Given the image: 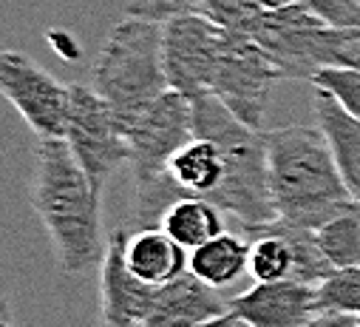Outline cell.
I'll return each mask as SVG.
<instances>
[{"instance_id":"obj_1","label":"cell","mask_w":360,"mask_h":327,"mask_svg":"<svg viewBox=\"0 0 360 327\" xmlns=\"http://www.w3.org/2000/svg\"><path fill=\"white\" fill-rule=\"evenodd\" d=\"M103 191L94 188L65 140H40L32 180V208L40 216L65 273L103 265L108 239L100 214Z\"/></svg>"},{"instance_id":"obj_2","label":"cell","mask_w":360,"mask_h":327,"mask_svg":"<svg viewBox=\"0 0 360 327\" xmlns=\"http://www.w3.org/2000/svg\"><path fill=\"white\" fill-rule=\"evenodd\" d=\"M264 134L269 197L278 222L318 230L357 205L318 125H284Z\"/></svg>"},{"instance_id":"obj_3","label":"cell","mask_w":360,"mask_h":327,"mask_svg":"<svg viewBox=\"0 0 360 327\" xmlns=\"http://www.w3.org/2000/svg\"><path fill=\"white\" fill-rule=\"evenodd\" d=\"M193 103V137H205L219 145L224 156V180L207 197L216 208L233 214L247 233L276 222L269 197L266 168V134L241 123L216 94H199Z\"/></svg>"},{"instance_id":"obj_4","label":"cell","mask_w":360,"mask_h":327,"mask_svg":"<svg viewBox=\"0 0 360 327\" xmlns=\"http://www.w3.org/2000/svg\"><path fill=\"white\" fill-rule=\"evenodd\" d=\"M91 89L111 106L128 137V128L170 92L165 71V26L125 15L108 32L97 54Z\"/></svg>"},{"instance_id":"obj_5","label":"cell","mask_w":360,"mask_h":327,"mask_svg":"<svg viewBox=\"0 0 360 327\" xmlns=\"http://www.w3.org/2000/svg\"><path fill=\"white\" fill-rule=\"evenodd\" d=\"M252 37L276 60L284 80H315L323 68H360V29H335L304 4L261 15Z\"/></svg>"},{"instance_id":"obj_6","label":"cell","mask_w":360,"mask_h":327,"mask_svg":"<svg viewBox=\"0 0 360 327\" xmlns=\"http://www.w3.org/2000/svg\"><path fill=\"white\" fill-rule=\"evenodd\" d=\"M63 140L68 142V148L74 151L77 162L97 191L105 188L114 171L131 162L125 128L120 125L111 106L91 86L71 83V106Z\"/></svg>"},{"instance_id":"obj_7","label":"cell","mask_w":360,"mask_h":327,"mask_svg":"<svg viewBox=\"0 0 360 327\" xmlns=\"http://www.w3.org/2000/svg\"><path fill=\"white\" fill-rule=\"evenodd\" d=\"M278 80H284L281 68L252 35L227 32L210 94H216L241 123L261 128Z\"/></svg>"},{"instance_id":"obj_8","label":"cell","mask_w":360,"mask_h":327,"mask_svg":"<svg viewBox=\"0 0 360 327\" xmlns=\"http://www.w3.org/2000/svg\"><path fill=\"white\" fill-rule=\"evenodd\" d=\"M188 140H193V103L170 89L128 128L134 188L162 180L173 154Z\"/></svg>"},{"instance_id":"obj_9","label":"cell","mask_w":360,"mask_h":327,"mask_svg":"<svg viewBox=\"0 0 360 327\" xmlns=\"http://www.w3.org/2000/svg\"><path fill=\"white\" fill-rule=\"evenodd\" d=\"M0 92L40 140H63L71 106V86L60 83L23 51L0 54Z\"/></svg>"},{"instance_id":"obj_10","label":"cell","mask_w":360,"mask_h":327,"mask_svg":"<svg viewBox=\"0 0 360 327\" xmlns=\"http://www.w3.org/2000/svg\"><path fill=\"white\" fill-rule=\"evenodd\" d=\"M227 32L205 15H185L165 23V71L173 92L199 97L213 89Z\"/></svg>"},{"instance_id":"obj_11","label":"cell","mask_w":360,"mask_h":327,"mask_svg":"<svg viewBox=\"0 0 360 327\" xmlns=\"http://www.w3.org/2000/svg\"><path fill=\"white\" fill-rule=\"evenodd\" d=\"M128 228H117L108 236V248L100 265L103 327H145L156 302V288L131 273L125 262Z\"/></svg>"},{"instance_id":"obj_12","label":"cell","mask_w":360,"mask_h":327,"mask_svg":"<svg viewBox=\"0 0 360 327\" xmlns=\"http://www.w3.org/2000/svg\"><path fill=\"white\" fill-rule=\"evenodd\" d=\"M230 313L247 327H307L321 313L318 288L298 279L255 282L230 296Z\"/></svg>"},{"instance_id":"obj_13","label":"cell","mask_w":360,"mask_h":327,"mask_svg":"<svg viewBox=\"0 0 360 327\" xmlns=\"http://www.w3.org/2000/svg\"><path fill=\"white\" fill-rule=\"evenodd\" d=\"M227 313L230 299L219 296L216 288L188 271L179 279L156 288V302L145 327H199Z\"/></svg>"},{"instance_id":"obj_14","label":"cell","mask_w":360,"mask_h":327,"mask_svg":"<svg viewBox=\"0 0 360 327\" xmlns=\"http://www.w3.org/2000/svg\"><path fill=\"white\" fill-rule=\"evenodd\" d=\"M167 230L162 228H139L128 233L125 262L134 276L148 285H167L191 271V259Z\"/></svg>"},{"instance_id":"obj_15","label":"cell","mask_w":360,"mask_h":327,"mask_svg":"<svg viewBox=\"0 0 360 327\" xmlns=\"http://www.w3.org/2000/svg\"><path fill=\"white\" fill-rule=\"evenodd\" d=\"M315 123L329 140L352 199L360 202V120L352 117L332 94L315 89Z\"/></svg>"},{"instance_id":"obj_16","label":"cell","mask_w":360,"mask_h":327,"mask_svg":"<svg viewBox=\"0 0 360 327\" xmlns=\"http://www.w3.org/2000/svg\"><path fill=\"white\" fill-rule=\"evenodd\" d=\"M167 174L185 194L207 199L224 180V156L216 142L193 137L173 154Z\"/></svg>"},{"instance_id":"obj_17","label":"cell","mask_w":360,"mask_h":327,"mask_svg":"<svg viewBox=\"0 0 360 327\" xmlns=\"http://www.w3.org/2000/svg\"><path fill=\"white\" fill-rule=\"evenodd\" d=\"M250 271V242L236 233H219L216 239L199 245L191 254V273H196L210 288H227Z\"/></svg>"},{"instance_id":"obj_18","label":"cell","mask_w":360,"mask_h":327,"mask_svg":"<svg viewBox=\"0 0 360 327\" xmlns=\"http://www.w3.org/2000/svg\"><path fill=\"white\" fill-rule=\"evenodd\" d=\"M159 228L167 230L182 248H191V251L224 233L221 208H216L205 197H182L179 202H173Z\"/></svg>"},{"instance_id":"obj_19","label":"cell","mask_w":360,"mask_h":327,"mask_svg":"<svg viewBox=\"0 0 360 327\" xmlns=\"http://www.w3.org/2000/svg\"><path fill=\"white\" fill-rule=\"evenodd\" d=\"M326 262L335 271L360 268V202L315 230Z\"/></svg>"},{"instance_id":"obj_20","label":"cell","mask_w":360,"mask_h":327,"mask_svg":"<svg viewBox=\"0 0 360 327\" xmlns=\"http://www.w3.org/2000/svg\"><path fill=\"white\" fill-rule=\"evenodd\" d=\"M292 271H295L292 248L278 230L258 228L250 233V276L255 282L292 279Z\"/></svg>"},{"instance_id":"obj_21","label":"cell","mask_w":360,"mask_h":327,"mask_svg":"<svg viewBox=\"0 0 360 327\" xmlns=\"http://www.w3.org/2000/svg\"><path fill=\"white\" fill-rule=\"evenodd\" d=\"M202 15L224 32L252 35L264 15V6L258 0H202Z\"/></svg>"},{"instance_id":"obj_22","label":"cell","mask_w":360,"mask_h":327,"mask_svg":"<svg viewBox=\"0 0 360 327\" xmlns=\"http://www.w3.org/2000/svg\"><path fill=\"white\" fill-rule=\"evenodd\" d=\"M312 86L332 94L352 117L360 120V68H323L315 74Z\"/></svg>"},{"instance_id":"obj_23","label":"cell","mask_w":360,"mask_h":327,"mask_svg":"<svg viewBox=\"0 0 360 327\" xmlns=\"http://www.w3.org/2000/svg\"><path fill=\"white\" fill-rule=\"evenodd\" d=\"M125 15L165 26L185 15H202V0H128Z\"/></svg>"},{"instance_id":"obj_24","label":"cell","mask_w":360,"mask_h":327,"mask_svg":"<svg viewBox=\"0 0 360 327\" xmlns=\"http://www.w3.org/2000/svg\"><path fill=\"white\" fill-rule=\"evenodd\" d=\"M335 29H360V0H298Z\"/></svg>"},{"instance_id":"obj_25","label":"cell","mask_w":360,"mask_h":327,"mask_svg":"<svg viewBox=\"0 0 360 327\" xmlns=\"http://www.w3.org/2000/svg\"><path fill=\"white\" fill-rule=\"evenodd\" d=\"M307 327H360V316H354V313H318Z\"/></svg>"},{"instance_id":"obj_26","label":"cell","mask_w":360,"mask_h":327,"mask_svg":"<svg viewBox=\"0 0 360 327\" xmlns=\"http://www.w3.org/2000/svg\"><path fill=\"white\" fill-rule=\"evenodd\" d=\"M236 324H241L233 313H227V316H219V319H213V321H205V324H199V327H236Z\"/></svg>"},{"instance_id":"obj_27","label":"cell","mask_w":360,"mask_h":327,"mask_svg":"<svg viewBox=\"0 0 360 327\" xmlns=\"http://www.w3.org/2000/svg\"><path fill=\"white\" fill-rule=\"evenodd\" d=\"M258 4L264 6V12H269V9H281V6H290V4H298V0H258Z\"/></svg>"}]
</instances>
